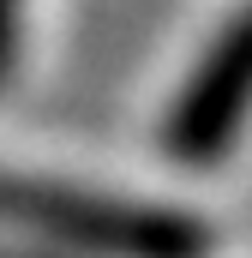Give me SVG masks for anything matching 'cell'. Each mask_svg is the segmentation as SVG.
Returning a JSON list of instances; mask_svg holds the SVG:
<instances>
[{"label": "cell", "mask_w": 252, "mask_h": 258, "mask_svg": "<svg viewBox=\"0 0 252 258\" xmlns=\"http://www.w3.org/2000/svg\"><path fill=\"white\" fill-rule=\"evenodd\" d=\"M0 228L48 240L84 258H210L216 234L192 210L168 204H138V198H108L36 180V174H6L0 168Z\"/></svg>", "instance_id": "1"}, {"label": "cell", "mask_w": 252, "mask_h": 258, "mask_svg": "<svg viewBox=\"0 0 252 258\" xmlns=\"http://www.w3.org/2000/svg\"><path fill=\"white\" fill-rule=\"evenodd\" d=\"M0 258H36V252H12V246H0Z\"/></svg>", "instance_id": "4"}, {"label": "cell", "mask_w": 252, "mask_h": 258, "mask_svg": "<svg viewBox=\"0 0 252 258\" xmlns=\"http://www.w3.org/2000/svg\"><path fill=\"white\" fill-rule=\"evenodd\" d=\"M246 84H252V18L234 12L216 42L204 48V60L192 66L180 84L162 144L174 162H216L234 138H240V114H246Z\"/></svg>", "instance_id": "2"}, {"label": "cell", "mask_w": 252, "mask_h": 258, "mask_svg": "<svg viewBox=\"0 0 252 258\" xmlns=\"http://www.w3.org/2000/svg\"><path fill=\"white\" fill-rule=\"evenodd\" d=\"M18 24H24V0H0V84L18 66Z\"/></svg>", "instance_id": "3"}]
</instances>
